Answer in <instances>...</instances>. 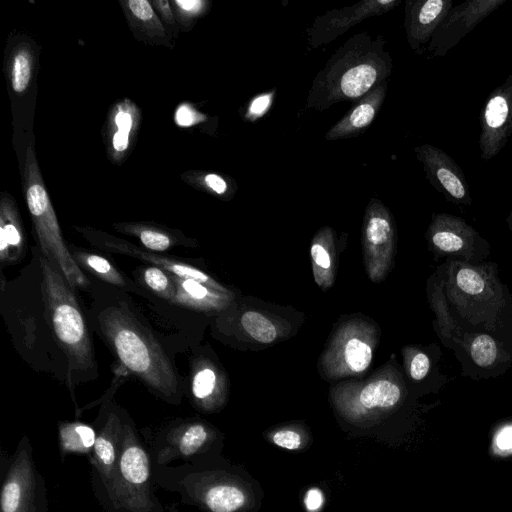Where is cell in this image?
Masks as SVG:
<instances>
[{"mask_svg":"<svg viewBox=\"0 0 512 512\" xmlns=\"http://www.w3.org/2000/svg\"><path fill=\"white\" fill-rule=\"evenodd\" d=\"M435 273L457 320L512 347V294L499 278L497 263L445 260Z\"/></svg>","mask_w":512,"mask_h":512,"instance_id":"1","label":"cell"},{"mask_svg":"<svg viewBox=\"0 0 512 512\" xmlns=\"http://www.w3.org/2000/svg\"><path fill=\"white\" fill-rule=\"evenodd\" d=\"M392 66L381 35L357 33L339 47L316 74L306 107L321 112L339 102H356L388 80Z\"/></svg>","mask_w":512,"mask_h":512,"instance_id":"2","label":"cell"},{"mask_svg":"<svg viewBox=\"0 0 512 512\" xmlns=\"http://www.w3.org/2000/svg\"><path fill=\"white\" fill-rule=\"evenodd\" d=\"M98 321L121 363L165 401L178 404L181 389L177 375L153 335L122 307L105 309Z\"/></svg>","mask_w":512,"mask_h":512,"instance_id":"3","label":"cell"},{"mask_svg":"<svg viewBox=\"0 0 512 512\" xmlns=\"http://www.w3.org/2000/svg\"><path fill=\"white\" fill-rule=\"evenodd\" d=\"M427 296L435 317L433 327L442 345L453 351L461 375L488 380L512 367V347L492 334L478 331L457 320L450 312L443 286L434 272L427 282Z\"/></svg>","mask_w":512,"mask_h":512,"instance_id":"4","label":"cell"},{"mask_svg":"<svg viewBox=\"0 0 512 512\" xmlns=\"http://www.w3.org/2000/svg\"><path fill=\"white\" fill-rule=\"evenodd\" d=\"M43 297L52 330L67 356L68 371L87 372L95 362L89 331L71 286L44 255L40 257Z\"/></svg>","mask_w":512,"mask_h":512,"instance_id":"5","label":"cell"},{"mask_svg":"<svg viewBox=\"0 0 512 512\" xmlns=\"http://www.w3.org/2000/svg\"><path fill=\"white\" fill-rule=\"evenodd\" d=\"M156 487L151 454L125 414L122 450L103 512H165Z\"/></svg>","mask_w":512,"mask_h":512,"instance_id":"6","label":"cell"},{"mask_svg":"<svg viewBox=\"0 0 512 512\" xmlns=\"http://www.w3.org/2000/svg\"><path fill=\"white\" fill-rule=\"evenodd\" d=\"M24 190L43 255L59 268L71 287L86 289L90 283L64 242L33 145L26 150Z\"/></svg>","mask_w":512,"mask_h":512,"instance_id":"7","label":"cell"},{"mask_svg":"<svg viewBox=\"0 0 512 512\" xmlns=\"http://www.w3.org/2000/svg\"><path fill=\"white\" fill-rule=\"evenodd\" d=\"M0 472V512H48L46 481L28 436H22L12 454L2 450Z\"/></svg>","mask_w":512,"mask_h":512,"instance_id":"8","label":"cell"},{"mask_svg":"<svg viewBox=\"0 0 512 512\" xmlns=\"http://www.w3.org/2000/svg\"><path fill=\"white\" fill-rule=\"evenodd\" d=\"M154 467L173 461L196 463L206 460L214 441V431L198 419H177L152 431L142 433Z\"/></svg>","mask_w":512,"mask_h":512,"instance_id":"9","label":"cell"},{"mask_svg":"<svg viewBox=\"0 0 512 512\" xmlns=\"http://www.w3.org/2000/svg\"><path fill=\"white\" fill-rule=\"evenodd\" d=\"M426 239L436 261L444 258L480 264L491 253L490 243L474 227L445 212L432 215Z\"/></svg>","mask_w":512,"mask_h":512,"instance_id":"10","label":"cell"},{"mask_svg":"<svg viewBox=\"0 0 512 512\" xmlns=\"http://www.w3.org/2000/svg\"><path fill=\"white\" fill-rule=\"evenodd\" d=\"M124 419L125 413L117 408H111L102 415L96 427L93 451L87 458L91 466L92 490L102 510L107 506L122 450Z\"/></svg>","mask_w":512,"mask_h":512,"instance_id":"11","label":"cell"},{"mask_svg":"<svg viewBox=\"0 0 512 512\" xmlns=\"http://www.w3.org/2000/svg\"><path fill=\"white\" fill-rule=\"evenodd\" d=\"M363 248L368 274L378 282L391 268L396 243V228L389 209L371 198L363 219Z\"/></svg>","mask_w":512,"mask_h":512,"instance_id":"12","label":"cell"},{"mask_svg":"<svg viewBox=\"0 0 512 512\" xmlns=\"http://www.w3.org/2000/svg\"><path fill=\"white\" fill-rule=\"evenodd\" d=\"M512 135V73L490 94L483 109L479 150L480 157L491 160L504 148Z\"/></svg>","mask_w":512,"mask_h":512,"instance_id":"13","label":"cell"},{"mask_svg":"<svg viewBox=\"0 0 512 512\" xmlns=\"http://www.w3.org/2000/svg\"><path fill=\"white\" fill-rule=\"evenodd\" d=\"M506 0H467L452 7L435 30L428 50L443 57Z\"/></svg>","mask_w":512,"mask_h":512,"instance_id":"14","label":"cell"},{"mask_svg":"<svg viewBox=\"0 0 512 512\" xmlns=\"http://www.w3.org/2000/svg\"><path fill=\"white\" fill-rule=\"evenodd\" d=\"M414 151L427 180L447 201L457 206L472 205L465 174L449 154L432 144H421Z\"/></svg>","mask_w":512,"mask_h":512,"instance_id":"15","label":"cell"},{"mask_svg":"<svg viewBox=\"0 0 512 512\" xmlns=\"http://www.w3.org/2000/svg\"><path fill=\"white\" fill-rule=\"evenodd\" d=\"M401 0H362L352 6L332 9L317 16L307 30L310 48H318L347 32L363 20L394 9Z\"/></svg>","mask_w":512,"mask_h":512,"instance_id":"16","label":"cell"},{"mask_svg":"<svg viewBox=\"0 0 512 512\" xmlns=\"http://www.w3.org/2000/svg\"><path fill=\"white\" fill-rule=\"evenodd\" d=\"M77 230L94 246L113 253H121L136 257L140 260L154 264L168 273L181 277L190 278L201 282L215 290L227 293V290L207 275L202 270L191 266L185 262L173 258L151 253L123 239H119L106 232L93 230L91 228H77Z\"/></svg>","mask_w":512,"mask_h":512,"instance_id":"17","label":"cell"},{"mask_svg":"<svg viewBox=\"0 0 512 512\" xmlns=\"http://www.w3.org/2000/svg\"><path fill=\"white\" fill-rule=\"evenodd\" d=\"M453 7L452 0L405 1L404 28L410 48L418 51L430 42L435 30Z\"/></svg>","mask_w":512,"mask_h":512,"instance_id":"18","label":"cell"},{"mask_svg":"<svg viewBox=\"0 0 512 512\" xmlns=\"http://www.w3.org/2000/svg\"><path fill=\"white\" fill-rule=\"evenodd\" d=\"M388 80L373 87L337 121L325 134L326 140L356 137L375 119L387 92Z\"/></svg>","mask_w":512,"mask_h":512,"instance_id":"19","label":"cell"},{"mask_svg":"<svg viewBox=\"0 0 512 512\" xmlns=\"http://www.w3.org/2000/svg\"><path fill=\"white\" fill-rule=\"evenodd\" d=\"M442 352L436 344L428 347L412 346L405 350L409 379L414 384H426V390L437 392L449 382L439 368Z\"/></svg>","mask_w":512,"mask_h":512,"instance_id":"20","label":"cell"},{"mask_svg":"<svg viewBox=\"0 0 512 512\" xmlns=\"http://www.w3.org/2000/svg\"><path fill=\"white\" fill-rule=\"evenodd\" d=\"M25 249V239L17 207L3 194L0 205V260L2 265L16 262Z\"/></svg>","mask_w":512,"mask_h":512,"instance_id":"21","label":"cell"},{"mask_svg":"<svg viewBox=\"0 0 512 512\" xmlns=\"http://www.w3.org/2000/svg\"><path fill=\"white\" fill-rule=\"evenodd\" d=\"M176 286L175 302L198 310L222 308L227 302V293L215 290L190 278L172 275Z\"/></svg>","mask_w":512,"mask_h":512,"instance_id":"22","label":"cell"},{"mask_svg":"<svg viewBox=\"0 0 512 512\" xmlns=\"http://www.w3.org/2000/svg\"><path fill=\"white\" fill-rule=\"evenodd\" d=\"M406 393L405 382L399 377L368 382L358 392L356 400L365 409H389L396 406Z\"/></svg>","mask_w":512,"mask_h":512,"instance_id":"23","label":"cell"},{"mask_svg":"<svg viewBox=\"0 0 512 512\" xmlns=\"http://www.w3.org/2000/svg\"><path fill=\"white\" fill-rule=\"evenodd\" d=\"M96 441V429L80 421L58 423V447L63 462L70 454L91 455Z\"/></svg>","mask_w":512,"mask_h":512,"instance_id":"24","label":"cell"},{"mask_svg":"<svg viewBox=\"0 0 512 512\" xmlns=\"http://www.w3.org/2000/svg\"><path fill=\"white\" fill-rule=\"evenodd\" d=\"M137 123V109L129 100L114 107L110 117V146L115 157H120L128 150L131 138L136 132Z\"/></svg>","mask_w":512,"mask_h":512,"instance_id":"25","label":"cell"},{"mask_svg":"<svg viewBox=\"0 0 512 512\" xmlns=\"http://www.w3.org/2000/svg\"><path fill=\"white\" fill-rule=\"evenodd\" d=\"M130 24L145 39L160 43L166 39V30L156 14L152 3L147 0H128L123 2Z\"/></svg>","mask_w":512,"mask_h":512,"instance_id":"26","label":"cell"},{"mask_svg":"<svg viewBox=\"0 0 512 512\" xmlns=\"http://www.w3.org/2000/svg\"><path fill=\"white\" fill-rule=\"evenodd\" d=\"M340 372L361 373L371 363L373 350L369 342L358 335L344 336L341 345L335 347Z\"/></svg>","mask_w":512,"mask_h":512,"instance_id":"27","label":"cell"},{"mask_svg":"<svg viewBox=\"0 0 512 512\" xmlns=\"http://www.w3.org/2000/svg\"><path fill=\"white\" fill-rule=\"evenodd\" d=\"M332 230L323 227L311 245L310 254L313 262L315 280L322 287L326 288L333 282L331 248Z\"/></svg>","mask_w":512,"mask_h":512,"instance_id":"28","label":"cell"},{"mask_svg":"<svg viewBox=\"0 0 512 512\" xmlns=\"http://www.w3.org/2000/svg\"><path fill=\"white\" fill-rule=\"evenodd\" d=\"M115 229L137 237L150 251L164 252L176 245L174 235L160 227L139 223L115 224Z\"/></svg>","mask_w":512,"mask_h":512,"instance_id":"29","label":"cell"},{"mask_svg":"<svg viewBox=\"0 0 512 512\" xmlns=\"http://www.w3.org/2000/svg\"><path fill=\"white\" fill-rule=\"evenodd\" d=\"M218 387V377L216 371L207 364H201L195 370L192 382L191 392L193 400L201 409H207L216 394Z\"/></svg>","mask_w":512,"mask_h":512,"instance_id":"30","label":"cell"},{"mask_svg":"<svg viewBox=\"0 0 512 512\" xmlns=\"http://www.w3.org/2000/svg\"><path fill=\"white\" fill-rule=\"evenodd\" d=\"M73 255L78 265L86 267L102 280L120 287L126 286L123 276L106 258L83 251L73 252Z\"/></svg>","mask_w":512,"mask_h":512,"instance_id":"31","label":"cell"},{"mask_svg":"<svg viewBox=\"0 0 512 512\" xmlns=\"http://www.w3.org/2000/svg\"><path fill=\"white\" fill-rule=\"evenodd\" d=\"M32 76V54L29 48L22 46L15 50L10 66V80L13 90L24 92Z\"/></svg>","mask_w":512,"mask_h":512,"instance_id":"32","label":"cell"},{"mask_svg":"<svg viewBox=\"0 0 512 512\" xmlns=\"http://www.w3.org/2000/svg\"><path fill=\"white\" fill-rule=\"evenodd\" d=\"M241 324L244 330L260 343H271L277 337V330L274 324L259 312H245L241 317Z\"/></svg>","mask_w":512,"mask_h":512,"instance_id":"33","label":"cell"},{"mask_svg":"<svg viewBox=\"0 0 512 512\" xmlns=\"http://www.w3.org/2000/svg\"><path fill=\"white\" fill-rule=\"evenodd\" d=\"M143 280L153 292L168 301L175 302L176 286L172 274L158 266H150L143 271Z\"/></svg>","mask_w":512,"mask_h":512,"instance_id":"34","label":"cell"},{"mask_svg":"<svg viewBox=\"0 0 512 512\" xmlns=\"http://www.w3.org/2000/svg\"><path fill=\"white\" fill-rule=\"evenodd\" d=\"M177 19L181 24H191L208 10V2L202 0H174Z\"/></svg>","mask_w":512,"mask_h":512,"instance_id":"35","label":"cell"},{"mask_svg":"<svg viewBox=\"0 0 512 512\" xmlns=\"http://www.w3.org/2000/svg\"><path fill=\"white\" fill-rule=\"evenodd\" d=\"M202 184L208 191L218 196L233 195L237 188L233 180L216 173L203 174Z\"/></svg>","mask_w":512,"mask_h":512,"instance_id":"36","label":"cell"},{"mask_svg":"<svg viewBox=\"0 0 512 512\" xmlns=\"http://www.w3.org/2000/svg\"><path fill=\"white\" fill-rule=\"evenodd\" d=\"M274 98V91L256 95L247 107L244 118L246 121H256L270 109Z\"/></svg>","mask_w":512,"mask_h":512,"instance_id":"37","label":"cell"},{"mask_svg":"<svg viewBox=\"0 0 512 512\" xmlns=\"http://www.w3.org/2000/svg\"><path fill=\"white\" fill-rule=\"evenodd\" d=\"M272 441L279 447L296 450L301 446V436L293 430H280L276 432Z\"/></svg>","mask_w":512,"mask_h":512,"instance_id":"38","label":"cell"},{"mask_svg":"<svg viewBox=\"0 0 512 512\" xmlns=\"http://www.w3.org/2000/svg\"><path fill=\"white\" fill-rule=\"evenodd\" d=\"M201 118H204L203 115L195 111L190 105L182 104L180 105L175 113V122L179 126H191L200 121Z\"/></svg>","mask_w":512,"mask_h":512,"instance_id":"39","label":"cell"},{"mask_svg":"<svg viewBox=\"0 0 512 512\" xmlns=\"http://www.w3.org/2000/svg\"><path fill=\"white\" fill-rule=\"evenodd\" d=\"M494 444L499 450L512 449V422L503 424L495 433Z\"/></svg>","mask_w":512,"mask_h":512,"instance_id":"40","label":"cell"},{"mask_svg":"<svg viewBox=\"0 0 512 512\" xmlns=\"http://www.w3.org/2000/svg\"><path fill=\"white\" fill-rule=\"evenodd\" d=\"M152 6L157 10L162 20L168 26L170 30H175L176 16L168 1L157 0L152 2Z\"/></svg>","mask_w":512,"mask_h":512,"instance_id":"41","label":"cell"},{"mask_svg":"<svg viewBox=\"0 0 512 512\" xmlns=\"http://www.w3.org/2000/svg\"><path fill=\"white\" fill-rule=\"evenodd\" d=\"M304 502H305V505L308 510H310V511L318 510L323 503L322 492L318 488L310 489L306 493Z\"/></svg>","mask_w":512,"mask_h":512,"instance_id":"42","label":"cell"},{"mask_svg":"<svg viewBox=\"0 0 512 512\" xmlns=\"http://www.w3.org/2000/svg\"><path fill=\"white\" fill-rule=\"evenodd\" d=\"M506 224H507L508 229L512 235V209L509 212L508 216L506 217Z\"/></svg>","mask_w":512,"mask_h":512,"instance_id":"43","label":"cell"}]
</instances>
